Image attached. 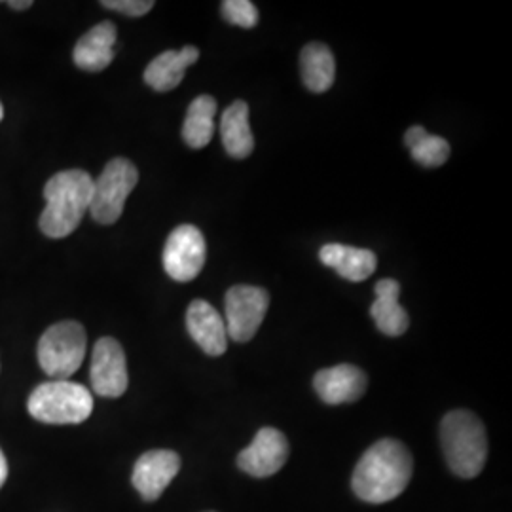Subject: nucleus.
<instances>
[{"instance_id": "nucleus-19", "label": "nucleus", "mask_w": 512, "mask_h": 512, "mask_svg": "<svg viewBox=\"0 0 512 512\" xmlns=\"http://www.w3.org/2000/svg\"><path fill=\"white\" fill-rule=\"evenodd\" d=\"M300 73L304 86L313 93H325L332 88L336 76V61L327 44L311 42L300 54Z\"/></svg>"}, {"instance_id": "nucleus-16", "label": "nucleus", "mask_w": 512, "mask_h": 512, "mask_svg": "<svg viewBox=\"0 0 512 512\" xmlns=\"http://www.w3.org/2000/svg\"><path fill=\"white\" fill-rule=\"evenodd\" d=\"M319 258L325 266L336 270L338 275H342L344 279L353 283H361L368 279L376 272V266H378V258L372 251L349 247L342 243L323 245L319 251Z\"/></svg>"}, {"instance_id": "nucleus-3", "label": "nucleus", "mask_w": 512, "mask_h": 512, "mask_svg": "<svg viewBox=\"0 0 512 512\" xmlns=\"http://www.w3.org/2000/svg\"><path fill=\"white\" fill-rule=\"evenodd\" d=\"M440 444L450 469L459 478H475L488 458L484 423L469 410H454L440 421Z\"/></svg>"}, {"instance_id": "nucleus-9", "label": "nucleus", "mask_w": 512, "mask_h": 512, "mask_svg": "<svg viewBox=\"0 0 512 512\" xmlns=\"http://www.w3.org/2000/svg\"><path fill=\"white\" fill-rule=\"evenodd\" d=\"M90 380L99 397L118 399L128 389L126 353L114 338H101L93 348Z\"/></svg>"}, {"instance_id": "nucleus-1", "label": "nucleus", "mask_w": 512, "mask_h": 512, "mask_svg": "<svg viewBox=\"0 0 512 512\" xmlns=\"http://www.w3.org/2000/svg\"><path fill=\"white\" fill-rule=\"evenodd\" d=\"M414 473V459L401 440L382 439L359 459L351 488L366 503H387L403 494Z\"/></svg>"}, {"instance_id": "nucleus-13", "label": "nucleus", "mask_w": 512, "mask_h": 512, "mask_svg": "<svg viewBox=\"0 0 512 512\" xmlns=\"http://www.w3.org/2000/svg\"><path fill=\"white\" fill-rule=\"evenodd\" d=\"M186 329L190 332L192 340L211 357H219L228 348V332L224 319L219 311L205 300H194L188 306Z\"/></svg>"}, {"instance_id": "nucleus-4", "label": "nucleus", "mask_w": 512, "mask_h": 512, "mask_svg": "<svg viewBox=\"0 0 512 512\" xmlns=\"http://www.w3.org/2000/svg\"><path fill=\"white\" fill-rule=\"evenodd\" d=\"M29 414L50 425H76L93 412V397L84 385L69 380H52L38 385L27 403Z\"/></svg>"}, {"instance_id": "nucleus-12", "label": "nucleus", "mask_w": 512, "mask_h": 512, "mask_svg": "<svg viewBox=\"0 0 512 512\" xmlns=\"http://www.w3.org/2000/svg\"><path fill=\"white\" fill-rule=\"evenodd\" d=\"M368 378L355 365H338L319 370L313 378V389L327 404L355 403L365 395Z\"/></svg>"}, {"instance_id": "nucleus-21", "label": "nucleus", "mask_w": 512, "mask_h": 512, "mask_svg": "<svg viewBox=\"0 0 512 512\" xmlns=\"http://www.w3.org/2000/svg\"><path fill=\"white\" fill-rule=\"evenodd\" d=\"M404 145L412 158L423 167H440L450 158V145L439 135L427 133L421 126H412L404 135Z\"/></svg>"}, {"instance_id": "nucleus-18", "label": "nucleus", "mask_w": 512, "mask_h": 512, "mask_svg": "<svg viewBox=\"0 0 512 512\" xmlns=\"http://www.w3.org/2000/svg\"><path fill=\"white\" fill-rule=\"evenodd\" d=\"M220 137L226 152L236 158L245 160L255 150V137L249 124V105L245 101H234L224 110L220 118Z\"/></svg>"}, {"instance_id": "nucleus-24", "label": "nucleus", "mask_w": 512, "mask_h": 512, "mask_svg": "<svg viewBox=\"0 0 512 512\" xmlns=\"http://www.w3.org/2000/svg\"><path fill=\"white\" fill-rule=\"evenodd\" d=\"M6 478H8V463H6V458H4V454L0 450V488L4 486Z\"/></svg>"}, {"instance_id": "nucleus-23", "label": "nucleus", "mask_w": 512, "mask_h": 512, "mask_svg": "<svg viewBox=\"0 0 512 512\" xmlns=\"http://www.w3.org/2000/svg\"><path fill=\"white\" fill-rule=\"evenodd\" d=\"M101 6L109 8L112 12H120L129 18H141L154 8L152 0H103Z\"/></svg>"}, {"instance_id": "nucleus-20", "label": "nucleus", "mask_w": 512, "mask_h": 512, "mask_svg": "<svg viewBox=\"0 0 512 512\" xmlns=\"http://www.w3.org/2000/svg\"><path fill=\"white\" fill-rule=\"evenodd\" d=\"M217 101L211 95L196 97L186 110L183 124L184 143L190 148H205L215 135Z\"/></svg>"}, {"instance_id": "nucleus-10", "label": "nucleus", "mask_w": 512, "mask_h": 512, "mask_svg": "<svg viewBox=\"0 0 512 512\" xmlns=\"http://www.w3.org/2000/svg\"><path fill=\"white\" fill-rule=\"evenodd\" d=\"M289 458V440L274 427H264L255 435V440L241 450L238 467L255 478H268L283 469Z\"/></svg>"}, {"instance_id": "nucleus-2", "label": "nucleus", "mask_w": 512, "mask_h": 512, "mask_svg": "<svg viewBox=\"0 0 512 512\" xmlns=\"http://www.w3.org/2000/svg\"><path fill=\"white\" fill-rule=\"evenodd\" d=\"M93 179L82 169H69L54 175L44 186L46 207L40 215V230L48 238L71 236L80 226L92 203Z\"/></svg>"}, {"instance_id": "nucleus-15", "label": "nucleus", "mask_w": 512, "mask_h": 512, "mask_svg": "<svg viewBox=\"0 0 512 512\" xmlns=\"http://www.w3.org/2000/svg\"><path fill=\"white\" fill-rule=\"evenodd\" d=\"M200 59L196 46H184L183 50H167L152 59L145 69V82L156 92H171L183 82L186 69Z\"/></svg>"}, {"instance_id": "nucleus-14", "label": "nucleus", "mask_w": 512, "mask_h": 512, "mask_svg": "<svg viewBox=\"0 0 512 512\" xmlns=\"http://www.w3.org/2000/svg\"><path fill=\"white\" fill-rule=\"evenodd\" d=\"M116 27L110 21H101L92 27L74 46L73 59L82 71L99 73L107 69L114 59Z\"/></svg>"}, {"instance_id": "nucleus-5", "label": "nucleus", "mask_w": 512, "mask_h": 512, "mask_svg": "<svg viewBox=\"0 0 512 512\" xmlns=\"http://www.w3.org/2000/svg\"><path fill=\"white\" fill-rule=\"evenodd\" d=\"M86 330L76 321H61L46 330L38 342V363L54 380H69L84 363Z\"/></svg>"}, {"instance_id": "nucleus-22", "label": "nucleus", "mask_w": 512, "mask_h": 512, "mask_svg": "<svg viewBox=\"0 0 512 512\" xmlns=\"http://www.w3.org/2000/svg\"><path fill=\"white\" fill-rule=\"evenodd\" d=\"M220 12L228 23L243 29H253L258 23V10L251 0H224Z\"/></svg>"}, {"instance_id": "nucleus-25", "label": "nucleus", "mask_w": 512, "mask_h": 512, "mask_svg": "<svg viewBox=\"0 0 512 512\" xmlns=\"http://www.w3.org/2000/svg\"><path fill=\"white\" fill-rule=\"evenodd\" d=\"M14 10H25V8H31L33 6V2L31 0H21V2H16V0H12V2H8Z\"/></svg>"}, {"instance_id": "nucleus-11", "label": "nucleus", "mask_w": 512, "mask_h": 512, "mask_svg": "<svg viewBox=\"0 0 512 512\" xmlns=\"http://www.w3.org/2000/svg\"><path fill=\"white\" fill-rule=\"evenodd\" d=\"M181 471V458L171 450H150L137 459L131 482L145 501H156Z\"/></svg>"}, {"instance_id": "nucleus-26", "label": "nucleus", "mask_w": 512, "mask_h": 512, "mask_svg": "<svg viewBox=\"0 0 512 512\" xmlns=\"http://www.w3.org/2000/svg\"><path fill=\"white\" fill-rule=\"evenodd\" d=\"M4 118V107H2V103H0V120Z\"/></svg>"}, {"instance_id": "nucleus-8", "label": "nucleus", "mask_w": 512, "mask_h": 512, "mask_svg": "<svg viewBox=\"0 0 512 512\" xmlns=\"http://www.w3.org/2000/svg\"><path fill=\"white\" fill-rule=\"evenodd\" d=\"M207 245L202 232L194 224L177 226L164 247V270L171 279L186 283L202 274Z\"/></svg>"}, {"instance_id": "nucleus-17", "label": "nucleus", "mask_w": 512, "mask_h": 512, "mask_svg": "<svg viewBox=\"0 0 512 512\" xmlns=\"http://www.w3.org/2000/svg\"><path fill=\"white\" fill-rule=\"evenodd\" d=\"M376 300L370 306V315L380 332L385 336H403L408 330L410 319L403 306L399 304L401 285L395 279H382L376 283Z\"/></svg>"}, {"instance_id": "nucleus-6", "label": "nucleus", "mask_w": 512, "mask_h": 512, "mask_svg": "<svg viewBox=\"0 0 512 512\" xmlns=\"http://www.w3.org/2000/svg\"><path fill=\"white\" fill-rule=\"evenodd\" d=\"M139 183V171L126 158H114L93 181L90 213L99 224H114L122 217L129 194Z\"/></svg>"}, {"instance_id": "nucleus-7", "label": "nucleus", "mask_w": 512, "mask_h": 512, "mask_svg": "<svg viewBox=\"0 0 512 512\" xmlns=\"http://www.w3.org/2000/svg\"><path fill=\"white\" fill-rule=\"evenodd\" d=\"M270 308V294L255 285H234L224 298V325L228 338L245 344L253 340Z\"/></svg>"}]
</instances>
